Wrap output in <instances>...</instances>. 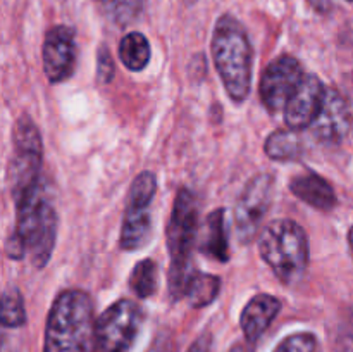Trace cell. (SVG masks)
I'll list each match as a JSON object with an SVG mask.
<instances>
[{"label":"cell","mask_w":353,"mask_h":352,"mask_svg":"<svg viewBox=\"0 0 353 352\" xmlns=\"http://www.w3.org/2000/svg\"><path fill=\"white\" fill-rule=\"evenodd\" d=\"M95 323L88 293L64 290L55 297L48 313L43 352H99Z\"/></svg>","instance_id":"1"},{"label":"cell","mask_w":353,"mask_h":352,"mask_svg":"<svg viewBox=\"0 0 353 352\" xmlns=\"http://www.w3.org/2000/svg\"><path fill=\"white\" fill-rule=\"evenodd\" d=\"M16 209L17 223L7 240V255L19 261L30 254L34 268H45L57 238V213L41 195V190L16 204Z\"/></svg>","instance_id":"2"},{"label":"cell","mask_w":353,"mask_h":352,"mask_svg":"<svg viewBox=\"0 0 353 352\" xmlns=\"http://www.w3.org/2000/svg\"><path fill=\"white\" fill-rule=\"evenodd\" d=\"M212 57L223 85L234 102H243L252 86V45L243 24L224 14L212 35Z\"/></svg>","instance_id":"3"},{"label":"cell","mask_w":353,"mask_h":352,"mask_svg":"<svg viewBox=\"0 0 353 352\" xmlns=\"http://www.w3.org/2000/svg\"><path fill=\"white\" fill-rule=\"evenodd\" d=\"M199 230V204L188 188H181L174 199L171 219L168 224V248L171 255L169 290L174 299L186 293L188 283L195 275L192 268V251Z\"/></svg>","instance_id":"4"},{"label":"cell","mask_w":353,"mask_h":352,"mask_svg":"<svg viewBox=\"0 0 353 352\" xmlns=\"http://www.w3.org/2000/svg\"><path fill=\"white\" fill-rule=\"evenodd\" d=\"M259 248L279 282L295 285L303 278L309 266V240L299 223L292 219L271 221L262 230Z\"/></svg>","instance_id":"5"},{"label":"cell","mask_w":353,"mask_h":352,"mask_svg":"<svg viewBox=\"0 0 353 352\" xmlns=\"http://www.w3.org/2000/svg\"><path fill=\"white\" fill-rule=\"evenodd\" d=\"M41 161L43 144L38 128L28 116H23L14 130V154L10 161V192L14 202L19 204L41 190Z\"/></svg>","instance_id":"6"},{"label":"cell","mask_w":353,"mask_h":352,"mask_svg":"<svg viewBox=\"0 0 353 352\" xmlns=\"http://www.w3.org/2000/svg\"><path fill=\"white\" fill-rule=\"evenodd\" d=\"M143 324V311L137 302L121 299L107 307L95 323L99 352H128Z\"/></svg>","instance_id":"7"},{"label":"cell","mask_w":353,"mask_h":352,"mask_svg":"<svg viewBox=\"0 0 353 352\" xmlns=\"http://www.w3.org/2000/svg\"><path fill=\"white\" fill-rule=\"evenodd\" d=\"M157 192L154 173L143 171L134 178L128 195L119 244L124 251H138L147 244L152 231L150 206Z\"/></svg>","instance_id":"8"},{"label":"cell","mask_w":353,"mask_h":352,"mask_svg":"<svg viewBox=\"0 0 353 352\" xmlns=\"http://www.w3.org/2000/svg\"><path fill=\"white\" fill-rule=\"evenodd\" d=\"M274 178L271 175H257L247 183L234 209V226L241 244H248L261 231L262 221L272 202Z\"/></svg>","instance_id":"9"},{"label":"cell","mask_w":353,"mask_h":352,"mask_svg":"<svg viewBox=\"0 0 353 352\" xmlns=\"http://www.w3.org/2000/svg\"><path fill=\"white\" fill-rule=\"evenodd\" d=\"M303 76L302 66L292 55H281L265 68L261 79V100L269 113L285 110Z\"/></svg>","instance_id":"10"},{"label":"cell","mask_w":353,"mask_h":352,"mask_svg":"<svg viewBox=\"0 0 353 352\" xmlns=\"http://www.w3.org/2000/svg\"><path fill=\"white\" fill-rule=\"evenodd\" d=\"M43 69L50 83H61L72 75L76 66V35L64 24L50 28L43 41Z\"/></svg>","instance_id":"11"},{"label":"cell","mask_w":353,"mask_h":352,"mask_svg":"<svg viewBox=\"0 0 353 352\" xmlns=\"http://www.w3.org/2000/svg\"><path fill=\"white\" fill-rule=\"evenodd\" d=\"M352 109L338 90H326L324 104L312 123V131L324 144H340L352 128Z\"/></svg>","instance_id":"12"},{"label":"cell","mask_w":353,"mask_h":352,"mask_svg":"<svg viewBox=\"0 0 353 352\" xmlns=\"http://www.w3.org/2000/svg\"><path fill=\"white\" fill-rule=\"evenodd\" d=\"M326 97V88L316 75L303 76L302 83L285 107V121L290 130L312 126Z\"/></svg>","instance_id":"13"},{"label":"cell","mask_w":353,"mask_h":352,"mask_svg":"<svg viewBox=\"0 0 353 352\" xmlns=\"http://www.w3.org/2000/svg\"><path fill=\"white\" fill-rule=\"evenodd\" d=\"M279 311H281V300L278 297L269 295V293H259L252 297L240 317L241 330L247 342L255 344L271 326Z\"/></svg>","instance_id":"14"},{"label":"cell","mask_w":353,"mask_h":352,"mask_svg":"<svg viewBox=\"0 0 353 352\" xmlns=\"http://www.w3.org/2000/svg\"><path fill=\"white\" fill-rule=\"evenodd\" d=\"M290 190L293 195L299 197L307 206L319 211H331L336 204V195L334 190L323 176L307 173V175H299L290 183Z\"/></svg>","instance_id":"15"},{"label":"cell","mask_w":353,"mask_h":352,"mask_svg":"<svg viewBox=\"0 0 353 352\" xmlns=\"http://www.w3.org/2000/svg\"><path fill=\"white\" fill-rule=\"evenodd\" d=\"M226 211L216 209L207 216L203 224V238L200 251L214 261L228 262L230 259V242L226 231Z\"/></svg>","instance_id":"16"},{"label":"cell","mask_w":353,"mask_h":352,"mask_svg":"<svg viewBox=\"0 0 353 352\" xmlns=\"http://www.w3.org/2000/svg\"><path fill=\"white\" fill-rule=\"evenodd\" d=\"M119 57L123 64L131 71H140L150 61V43L145 35L138 31L124 35L119 43Z\"/></svg>","instance_id":"17"},{"label":"cell","mask_w":353,"mask_h":352,"mask_svg":"<svg viewBox=\"0 0 353 352\" xmlns=\"http://www.w3.org/2000/svg\"><path fill=\"white\" fill-rule=\"evenodd\" d=\"M303 147L295 130L274 131L265 140V154L274 161H292L302 155Z\"/></svg>","instance_id":"18"},{"label":"cell","mask_w":353,"mask_h":352,"mask_svg":"<svg viewBox=\"0 0 353 352\" xmlns=\"http://www.w3.org/2000/svg\"><path fill=\"white\" fill-rule=\"evenodd\" d=\"M221 290V280L207 273H195L192 276L185 295L193 307H205L216 300Z\"/></svg>","instance_id":"19"},{"label":"cell","mask_w":353,"mask_h":352,"mask_svg":"<svg viewBox=\"0 0 353 352\" xmlns=\"http://www.w3.org/2000/svg\"><path fill=\"white\" fill-rule=\"evenodd\" d=\"M131 290L140 299H148L157 292L159 268L154 259H143L133 268L130 276Z\"/></svg>","instance_id":"20"},{"label":"cell","mask_w":353,"mask_h":352,"mask_svg":"<svg viewBox=\"0 0 353 352\" xmlns=\"http://www.w3.org/2000/svg\"><path fill=\"white\" fill-rule=\"evenodd\" d=\"M107 19L117 26H128L141 14L145 0H99Z\"/></svg>","instance_id":"21"},{"label":"cell","mask_w":353,"mask_h":352,"mask_svg":"<svg viewBox=\"0 0 353 352\" xmlns=\"http://www.w3.org/2000/svg\"><path fill=\"white\" fill-rule=\"evenodd\" d=\"M26 323L23 295L16 286H10L2 295V324L6 328H19Z\"/></svg>","instance_id":"22"},{"label":"cell","mask_w":353,"mask_h":352,"mask_svg":"<svg viewBox=\"0 0 353 352\" xmlns=\"http://www.w3.org/2000/svg\"><path fill=\"white\" fill-rule=\"evenodd\" d=\"M274 352H317V340L312 333H293L286 337Z\"/></svg>","instance_id":"23"},{"label":"cell","mask_w":353,"mask_h":352,"mask_svg":"<svg viewBox=\"0 0 353 352\" xmlns=\"http://www.w3.org/2000/svg\"><path fill=\"white\" fill-rule=\"evenodd\" d=\"M334 347L336 352H353V314L340 324Z\"/></svg>","instance_id":"24"},{"label":"cell","mask_w":353,"mask_h":352,"mask_svg":"<svg viewBox=\"0 0 353 352\" xmlns=\"http://www.w3.org/2000/svg\"><path fill=\"white\" fill-rule=\"evenodd\" d=\"M97 64H99L100 81H103V83L110 81L114 76V62H112V57H110V54L107 52L105 47L100 48L99 57H97Z\"/></svg>","instance_id":"25"},{"label":"cell","mask_w":353,"mask_h":352,"mask_svg":"<svg viewBox=\"0 0 353 352\" xmlns=\"http://www.w3.org/2000/svg\"><path fill=\"white\" fill-rule=\"evenodd\" d=\"M212 349V335L210 333H202L186 352H210Z\"/></svg>","instance_id":"26"},{"label":"cell","mask_w":353,"mask_h":352,"mask_svg":"<svg viewBox=\"0 0 353 352\" xmlns=\"http://www.w3.org/2000/svg\"><path fill=\"white\" fill-rule=\"evenodd\" d=\"M310 3H312L314 9L319 10V12H326L333 2H331V0H310Z\"/></svg>","instance_id":"27"},{"label":"cell","mask_w":353,"mask_h":352,"mask_svg":"<svg viewBox=\"0 0 353 352\" xmlns=\"http://www.w3.org/2000/svg\"><path fill=\"white\" fill-rule=\"evenodd\" d=\"M148 352H169L168 344H157V345H154V347H150V351H148Z\"/></svg>","instance_id":"28"},{"label":"cell","mask_w":353,"mask_h":352,"mask_svg":"<svg viewBox=\"0 0 353 352\" xmlns=\"http://www.w3.org/2000/svg\"><path fill=\"white\" fill-rule=\"evenodd\" d=\"M348 244H350V251L353 255V226L350 228V231H348Z\"/></svg>","instance_id":"29"},{"label":"cell","mask_w":353,"mask_h":352,"mask_svg":"<svg viewBox=\"0 0 353 352\" xmlns=\"http://www.w3.org/2000/svg\"><path fill=\"white\" fill-rule=\"evenodd\" d=\"M196 2H199V0H185L186 6H193V3H196Z\"/></svg>","instance_id":"30"},{"label":"cell","mask_w":353,"mask_h":352,"mask_svg":"<svg viewBox=\"0 0 353 352\" xmlns=\"http://www.w3.org/2000/svg\"><path fill=\"white\" fill-rule=\"evenodd\" d=\"M348 2H353V0H348Z\"/></svg>","instance_id":"31"}]
</instances>
